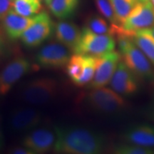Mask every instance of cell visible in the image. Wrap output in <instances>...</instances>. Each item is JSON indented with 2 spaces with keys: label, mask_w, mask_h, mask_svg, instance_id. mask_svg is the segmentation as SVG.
<instances>
[{
  "label": "cell",
  "mask_w": 154,
  "mask_h": 154,
  "mask_svg": "<svg viewBox=\"0 0 154 154\" xmlns=\"http://www.w3.org/2000/svg\"><path fill=\"white\" fill-rule=\"evenodd\" d=\"M149 118L154 122V105H153L149 111Z\"/></svg>",
  "instance_id": "cell-29"
},
{
  "label": "cell",
  "mask_w": 154,
  "mask_h": 154,
  "mask_svg": "<svg viewBox=\"0 0 154 154\" xmlns=\"http://www.w3.org/2000/svg\"><path fill=\"white\" fill-rule=\"evenodd\" d=\"M151 97L152 102H153V105H154V84H153V86L151 87Z\"/></svg>",
  "instance_id": "cell-30"
},
{
  "label": "cell",
  "mask_w": 154,
  "mask_h": 154,
  "mask_svg": "<svg viewBox=\"0 0 154 154\" xmlns=\"http://www.w3.org/2000/svg\"><path fill=\"white\" fill-rule=\"evenodd\" d=\"M56 142L54 130L47 128H36L26 133L22 144L35 154H42L54 149Z\"/></svg>",
  "instance_id": "cell-12"
},
{
  "label": "cell",
  "mask_w": 154,
  "mask_h": 154,
  "mask_svg": "<svg viewBox=\"0 0 154 154\" xmlns=\"http://www.w3.org/2000/svg\"><path fill=\"white\" fill-rule=\"evenodd\" d=\"M97 66V57L74 53L65 66L69 79L76 86L88 85L93 79Z\"/></svg>",
  "instance_id": "cell-7"
},
{
  "label": "cell",
  "mask_w": 154,
  "mask_h": 154,
  "mask_svg": "<svg viewBox=\"0 0 154 154\" xmlns=\"http://www.w3.org/2000/svg\"><path fill=\"white\" fill-rule=\"evenodd\" d=\"M6 36L2 26L0 25V61L3 59L7 52V42Z\"/></svg>",
  "instance_id": "cell-26"
},
{
  "label": "cell",
  "mask_w": 154,
  "mask_h": 154,
  "mask_svg": "<svg viewBox=\"0 0 154 154\" xmlns=\"http://www.w3.org/2000/svg\"><path fill=\"white\" fill-rule=\"evenodd\" d=\"M43 1H44V2L46 4V5L49 6L50 5V3H51V2L52 1V0H43Z\"/></svg>",
  "instance_id": "cell-31"
},
{
  "label": "cell",
  "mask_w": 154,
  "mask_h": 154,
  "mask_svg": "<svg viewBox=\"0 0 154 154\" xmlns=\"http://www.w3.org/2000/svg\"><path fill=\"white\" fill-rule=\"evenodd\" d=\"M148 1H150V0H140V2H146Z\"/></svg>",
  "instance_id": "cell-33"
},
{
  "label": "cell",
  "mask_w": 154,
  "mask_h": 154,
  "mask_svg": "<svg viewBox=\"0 0 154 154\" xmlns=\"http://www.w3.org/2000/svg\"><path fill=\"white\" fill-rule=\"evenodd\" d=\"M126 143L143 147H154V126L149 124H139L127 129L123 134Z\"/></svg>",
  "instance_id": "cell-17"
},
{
  "label": "cell",
  "mask_w": 154,
  "mask_h": 154,
  "mask_svg": "<svg viewBox=\"0 0 154 154\" xmlns=\"http://www.w3.org/2000/svg\"><path fill=\"white\" fill-rule=\"evenodd\" d=\"M36 15L33 17L22 16L11 8L2 20L1 25L7 38L11 41L20 39L25 31L35 22Z\"/></svg>",
  "instance_id": "cell-15"
},
{
  "label": "cell",
  "mask_w": 154,
  "mask_h": 154,
  "mask_svg": "<svg viewBox=\"0 0 154 154\" xmlns=\"http://www.w3.org/2000/svg\"><path fill=\"white\" fill-rule=\"evenodd\" d=\"M154 26V7L151 1L141 2L135 7L119 26H112L113 36H130L138 31Z\"/></svg>",
  "instance_id": "cell-3"
},
{
  "label": "cell",
  "mask_w": 154,
  "mask_h": 154,
  "mask_svg": "<svg viewBox=\"0 0 154 154\" xmlns=\"http://www.w3.org/2000/svg\"><path fill=\"white\" fill-rule=\"evenodd\" d=\"M42 121V115L39 111L29 107L15 109L11 113L9 124L14 132H29L37 128Z\"/></svg>",
  "instance_id": "cell-13"
},
{
  "label": "cell",
  "mask_w": 154,
  "mask_h": 154,
  "mask_svg": "<svg viewBox=\"0 0 154 154\" xmlns=\"http://www.w3.org/2000/svg\"><path fill=\"white\" fill-rule=\"evenodd\" d=\"M54 35L59 43L74 52L79 42L82 30L74 23L61 20L56 23Z\"/></svg>",
  "instance_id": "cell-16"
},
{
  "label": "cell",
  "mask_w": 154,
  "mask_h": 154,
  "mask_svg": "<svg viewBox=\"0 0 154 154\" xmlns=\"http://www.w3.org/2000/svg\"><path fill=\"white\" fill-rule=\"evenodd\" d=\"M30 61L23 57H15L0 71V96H6L23 76L32 69Z\"/></svg>",
  "instance_id": "cell-9"
},
{
  "label": "cell",
  "mask_w": 154,
  "mask_h": 154,
  "mask_svg": "<svg viewBox=\"0 0 154 154\" xmlns=\"http://www.w3.org/2000/svg\"><path fill=\"white\" fill-rule=\"evenodd\" d=\"M121 60L138 78L154 82V66L129 37L117 36Z\"/></svg>",
  "instance_id": "cell-2"
},
{
  "label": "cell",
  "mask_w": 154,
  "mask_h": 154,
  "mask_svg": "<svg viewBox=\"0 0 154 154\" xmlns=\"http://www.w3.org/2000/svg\"><path fill=\"white\" fill-rule=\"evenodd\" d=\"M86 102L92 109L104 113L119 112L127 105L123 96L105 86L91 88L86 94Z\"/></svg>",
  "instance_id": "cell-6"
},
{
  "label": "cell",
  "mask_w": 154,
  "mask_h": 154,
  "mask_svg": "<svg viewBox=\"0 0 154 154\" xmlns=\"http://www.w3.org/2000/svg\"><path fill=\"white\" fill-rule=\"evenodd\" d=\"M55 24L47 11H42L36 15L33 24L22 34L20 40L24 47L36 48L50 38L54 32Z\"/></svg>",
  "instance_id": "cell-8"
},
{
  "label": "cell",
  "mask_w": 154,
  "mask_h": 154,
  "mask_svg": "<svg viewBox=\"0 0 154 154\" xmlns=\"http://www.w3.org/2000/svg\"><path fill=\"white\" fill-rule=\"evenodd\" d=\"M121 61V54L116 50L97 57L95 74L88 88L91 89L103 87L109 84Z\"/></svg>",
  "instance_id": "cell-11"
},
{
  "label": "cell",
  "mask_w": 154,
  "mask_h": 154,
  "mask_svg": "<svg viewBox=\"0 0 154 154\" xmlns=\"http://www.w3.org/2000/svg\"><path fill=\"white\" fill-rule=\"evenodd\" d=\"M151 1V2L152 3V5H153V6L154 7V0H150Z\"/></svg>",
  "instance_id": "cell-34"
},
{
  "label": "cell",
  "mask_w": 154,
  "mask_h": 154,
  "mask_svg": "<svg viewBox=\"0 0 154 154\" xmlns=\"http://www.w3.org/2000/svg\"><path fill=\"white\" fill-rule=\"evenodd\" d=\"M138 79V77L121 60L109 84L112 89L121 96H131L139 89Z\"/></svg>",
  "instance_id": "cell-14"
},
{
  "label": "cell",
  "mask_w": 154,
  "mask_h": 154,
  "mask_svg": "<svg viewBox=\"0 0 154 154\" xmlns=\"http://www.w3.org/2000/svg\"><path fill=\"white\" fill-rule=\"evenodd\" d=\"M150 30H151V32H152V34H153V36H154V26H153V27L150 29Z\"/></svg>",
  "instance_id": "cell-32"
},
{
  "label": "cell",
  "mask_w": 154,
  "mask_h": 154,
  "mask_svg": "<svg viewBox=\"0 0 154 154\" xmlns=\"http://www.w3.org/2000/svg\"><path fill=\"white\" fill-rule=\"evenodd\" d=\"M109 1L113 6L120 25L140 2V0H109Z\"/></svg>",
  "instance_id": "cell-21"
},
{
  "label": "cell",
  "mask_w": 154,
  "mask_h": 154,
  "mask_svg": "<svg viewBox=\"0 0 154 154\" xmlns=\"http://www.w3.org/2000/svg\"><path fill=\"white\" fill-rule=\"evenodd\" d=\"M116 46V42L112 34H96L84 26L74 53L99 57L114 51Z\"/></svg>",
  "instance_id": "cell-5"
},
{
  "label": "cell",
  "mask_w": 154,
  "mask_h": 154,
  "mask_svg": "<svg viewBox=\"0 0 154 154\" xmlns=\"http://www.w3.org/2000/svg\"><path fill=\"white\" fill-rule=\"evenodd\" d=\"M59 91L57 81L49 77L38 78L26 82L21 89L20 96L26 103L42 105L49 103Z\"/></svg>",
  "instance_id": "cell-4"
},
{
  "label": "cell",
  "mask_w": 154,
  "mask_h": 154,
  "mask_svg": "<svg viewBox=\"0 0 154 154\" xmlns=\"http://www.w3.org/2000/svg\"><path fill=\"white\" fill-rule=\"evenodd\" d=\"M127 37L131 38L154 66V36L150 29L138 31Z\"/></svg>",
  "instance_id": "cell-18"
},
{
  "label": "cell",
  "mask_w": 154,
  "mask_h": 154,
  "mask_svg": "<svg viewBox=\"0 0 154 154\" xmlns=\"http://www.w3.org/2000/svg\"><path fill=\"white\" fill-rule=\"evenodd\" d=\"M79 2L80 0H52L49 7L55 17L65 20L74 15Z\"/></svg>",
  "instance_id": "cell-19"
},
{
  "label": "cell",
  "mask_w": 154,
  "mask_h": 154,
  "mask_svg": "<svg viewBox=\"0 0 154 154\" xmlns=\"http://www.w3.org/2000/svg\"><path fill=\"white\" fill-rule=\"evenodd\" d=\"M70 57L69 50L66 47L60 43L52 42L38 50L34 61L36 66L41 68L59 69L66 66Z\"/></svg>",
  "instance_id": "cell-10"
},
{
  "label": "cell",
  "mask_w": 154,
  "mask_h": 154,
  "mask_svg": "<svg viewBox=\"0 0 154 154\" xmlns=\"http://www.w3.org/2000/svg\"><path fill=\"white\" fill-rule=\"evenodd\" d=\"M86 27L88 29L100 34H112L111 24L109 25L104 17L99 15H92L86 21Z\"/></svg>",
  "instance_id": "cell-22"
},
{
  "label": "cell",
  "mask_w": 154,
  "mask_h": 154,
  "mask_svg": "<svg viewBox=\"0 0 154 154\" xmlns=\"http://www.w3.org/2000/svg\"><path fill=\"white\" fill-rule=\"evenodd\" d=\"M11 2H13V0H11Z\"/></svg>",
  "instance_id": "cell-35"
},
{
  "label": "cell",
  "mask_w": 154,
  "mask_h": 154,
  "mask_svg": "<svg viewBox=\"0 0 154 154\" xmlns=\"http://www.w3.org/2000/svg\"><path fill=\"white\" fill-rule=\"evenodd\" d=\"M56 142L53 151L64 154H98L103 152L106 139L103 135L80 126H55Z\"/></svg>",
  "instance_id": "cell-1"
},
{
  "label": "cell",
  "mask_w": 154,
  "mask_h": 154,
  "mask_svg": "<svg viewBox=\"0 0 154 154\" xmlns=\"http://www.w3.org/2000/svg\"><path fill=\"white\" fill-rule=\"evenodd\" d=\"M12 7L11 0H0V21L5 18Z\"/></svg>",
  "instance_id": "cell-25"
},
{
  "label": "cell",
  "mask_w": 154,
  "mask_h": 154,
  "mask_svg": "<svg viewBox=\"0 0 154 154\" xmlns=\"http://www.w3.org/2000/svg\"><path fill=\"white\" fill-rule=\"evenodd\" d=\"M113 153L116 154H153L154 150L152 148L143 147L135 144L126 143L119 144L114 147Z\"/></svg>",
  "instance_id": "cell-24"
},
{
  "label": "cell",
  "mask_w": 154,
  "mask_h": 154,
  "mask_svg": "<svg viewBox=\"0 0 154 154\" xmlns=\"http://www.w3.org/2000/svg\"><path fill=\"white\" fill-rule=\"evenodd\" d=\"M98 11L111 25H120L116 15L109 0H94Z\"/></svg>",
  "instance_id": "cell-23"
},
{
  "label": "cell",
  "mask_w": 154,
  "mask_h": 154,
  "mask_svg": "<svg viewBox=\"0 0 154 154\" xmlns=\"http://www.w3.org/2000/svg\"><path fill=\"white\" fill-rule=\"evenodd\" d=\"M43 0H13L12 9L24 17H33L42 11Z\"/></svg>",
  "instance_id": "cell-20"
},
{
  "label": "cell",
  "mask_w": 154,
  "mask_h": 154,
  "mask_svg": "<svg viewBox=\"0 0 154 154\" xmlns=\"http://www.w3.org/2000/svg\"><path fill=\"white\" fill-rule=\"evenodd\" d=\"M9 153L14 154H35L32 150L29 149L28 148L24 147L23 146H21V147H16L11 149L9 151Z\"/></svg>",
  "instance_id": "cell-27"
},
{
  "label": "cell",
  "mask_w": 154,
  "mask_h": 154,
  "mask_svg": "<svg viewBox=\"0 0 154 154\" xmlns=\"http://www.w3.org/2000/svg\"><path fill=\"white\" fill-rule=\"evenodd\" d=\"M5 146V134L3 130V124H2V116L0 113V151H2Z\"/></svg>",
  "instance_id": "cell-28"
}]
</instances>
